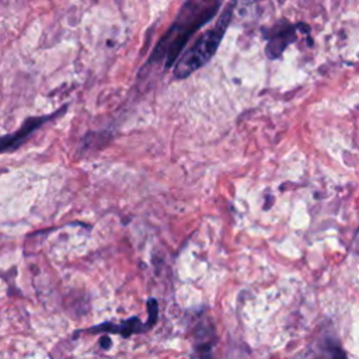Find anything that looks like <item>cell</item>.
Here are the masks:
<instances>
[{
	"mask_svg": "<svg viewBox=\"0 0 359 359\" xmlns=\"http://www.w3.org/2000/svg\"><path fill=\"white\" fill-rule=\"evenodd\" d=\"M150 325L142 323L137 317H130L129 320L119 323V324H114V323H102L98 324L93 328H88L87 332L91 334H98V332H109V334H119L125 338L130 337L132 334H137V332H143L146 330H149Z\"/></svg>",
	"mask_w": 359,
	"mask_h": 359,
	"instance_id": "5",
	"label": "cell"
},
{
	"mask_svg": "<svg viewBox=\"0 0 359 359\" xmlns=\"http://www.w3.org/2000/svg\"><path fill=\"white\" fill-rule=\"evenodd\" d=\"M66 108H67V105L62 107L60 109H57L56 112H53L50 115L31 116V118L25 119L18 130L0 137V153H7V151H13V150L18 149L36 129H39L45 122H48V121L59 116L60 114H63V111Z\"/></svg>",
	"mask_w": 359,
	"mask_h": 359,
	"instance_id": "3",
	"label": "cell"
},
{
	"mask_svg": "<svg viewBox=\"0 0 359 359\" xmlns=\"http://www.w3.org/2000/svg\"><path fill=\"white\" fill-rule=\"evenodd\" d=\"M321 359H348L345 351L335 342L325 341Z\"/></svg>",
	"mask_w": 359,
	"mask_h": 359,
	"instance_id": "7",
	"label": "cell"
},
{
	"mask_svg": "<svg viewBox=\"0 0 359 359\" xmlns=\"http://www.w3.org/2000/svg\"><path fill=\"white\" fill-rule=\"evenodd\" d=\"M236 3L226 4L224 10L220 11L216 22L208 28L194 43L189 46L174 63L172 74L175 79H185L202 66H205L217 52L219 45L230 25L233 10Z\"/></svg>",
	"mask_w": 359,
	"mask_h": 359,
	"instance_id": "2",
	"label": "cell"
},
{
	"mask_svg": "<svg viewBox=\"0 0 359 359\" xmlns=\"http://www.w3.org/2000/svg\"><path fill=\"white\" fill-rule=\"evenodd\" d=\"M222 7L217 0H187L178 10L177 17L154 46L147 65L163 62L164 67H172L191 36L208 24Z\"/></svg>",
	"mask_w": 359,
	"mask_h": 359,
	"instance_id": "1",
	"label": "cell"
},
{
	"mask_svg": "<svg viewBox=\"0 0 359 359\" xmlns=\"http://www.w3.org/2000/svg\"><path fill=\"white\" fill-rule=\"evenodd\" d=\"M264 36L266 38L265 52L268 57L276 59L282 55V52L290 42L296 41L297 34L294 25L287 21H279L272 28H269L268 32L264 34Z\"/></svg>",
	"mask_w": 359,
	"mask_h": 359,
	"instance_id": "4",
	"label": "cell"
},
{
	"mask_svg": "<svg viewBox=\"0 0 359 359\" xmlns=\"http://www.w3.org/2000/svg\"><path fill=\"white\" fill-rule=\"evenodd\" d=\"M215 345V338H213V331L209 327V330H199L196 332L195 338V352L198 353L199 359H212V349Z\"/></svg>",
	"mask_w": 359,
	"mask_h": 359,
	"instance_id": "6",
	"label": "cell"
}]
</instances>
